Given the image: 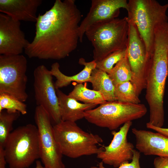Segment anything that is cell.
Segmentation results:
<instances>
[{"label": "cell", "instance_id": "4fadbf2b", "mask_svg": "<svg viewBox=\"0 0 168 168\" xmlns=\"http://www.w3.org/2000/svg\"><path fill=\"white\" fill-rule=\"evenodd\" d=\"M89 12L80 24L79 41L82 42L87 29L96 23L116 18L120 9L128 10V2L126 0H92Z\"/></svg>", "mask_w": 168, "mask_h": 168}, {"label": "cell", "instance_id": "603a6c76", "mask_svg": "<svg viewBox=\"0 0 168 168\" xmlns=\"http://www.w3.org/2000/svg\"><path fill=\"white\" fill-rule=\"evenodd\" d=\"M6 110L10 112H19L22 115L27 114L26 105L16 97L6 93L0 94V112Z\"/></svg>", "mask_w": 168, "mask_h": 168}, {"label": "cell", "instance_id": "44dd1931", "mask_svg": "<svg viewBox=\"0 0 168 168\" xmlns=\"http://www.w3.org/2000/svg\"><path fill=\"white\" fill-rule=\"evenodd\" d=\"M115 86L114 94L116 100L123 102L139 104L141 102L133 85L130 81Z\"/></svg>", "mask_w": 168, "mask_h": 168}, {"label": "cell", "instance_id": "4316f807", "mask_svg": "<svg viewBox=\"0 0 168 168\" xmlns=\"http://www.w3.org/2000/svg\"><path fill=\"white\" fill-rule=\"evenodd\" d=\"M146 126L147 128L153 130L157 132L168 137V128L156 127L149 123L148 122L147 123Z\"/></svg>", "mask_w": 168, "mask_h": 168}, {"label": "cell", "instance_id": "3957f363", "mask_svg": "<svg viewBox=\"0 0 168 168\" xmlns=\"http://www.w3.org/2000/svg\"><path fill=\"white\" fill-rule=\"evenodd\" d=\"M55 140L63 155L72 158L97 155L104 149L97 134L86 132L75 122L61 120L53 126Z\"/></svg>", "mask_w": 168, "mask_h": 168}, {"label": "cell", "instance_id": "8992f818", "mask_svg": "<svg viewBox=\"0 0 168 168\" xmlns=\"http://www.w3.org/2000/svg\"><path fill=\"white\" fill-rule=\"evenodd\" d=\"M147 112L143 104L106 101L85 111L84 118L97 126L114 131L127 122L142 118Z\"/></svg>", "mask_w": 168, "mask_h": 168}, {"label": "cell", "instance_id": "9a60e30c", "mask_svg": "<svg viewBox=\"0 0 168 168\" xmlns=\"http://www.w3.org/2000/svg\"><path fill=\"white\" fill-rule=\"evenodd\" d=\"M41 0H0V12L17 21L35 22Z\"/></svg>", "mask_w": 168, "mask_h": 168}, {"label": "cell", "instance_id": "6da1fadb", "mask_svg": "<svg viewBox=\"0 0 168 168\" xmlns=\"http://www.w3.org/2000/svg\"><path fill=\"white\" fill-rule=\"evenodd\" d=\"M82 17L75 0H56L50 9L38 16L35 35L25 48V54L42 59L58 60L68 56L77 48Z\"/></svg>", "mask_w": 168, "mask_h": 168}, {"label": "cell", "instance_id": "f1b7e54d", "mask_svg": "<svg viewBox=\"0 0 168 168\" xmlns=\"http://www.w3.org/2000/svg\"><path fill=\"white\" fill-rule=\"evenodd\" d=\"M35 168H47L43 166L41 164V162L39 160H37L36 162V166Z\"/></svg>", "mask_w": 168, "mask_h": 168}, {"label": "cell", "instance_id": "277c9868", "mask_svg": "<svg viewBox=\"0 0 168 168\" xmlns=\"http://www.w3.org/2000/svg\"><path fill=\"white\" fill-rule=\"evenodd\" d=\"M10 168H27L40 158L37 126L28 124L11 132L4 147Z\"/></svg>", "mask_w": 168, "mask_h": 168}, {"label": "cell", "instance_id": "2e32d148", "mask_svg": "<svg viewBox=\"0 0 168 168\" xmlns=\"http://www.w3.org/2000/svg\"><path fill=\"white\" fill-rule=\"evenodd\" d=\"M61 120L75 122L84 118L85 111L94 108L97 105L82 103L56 89Z\"/></svg>", "mask_w": 168, "mask_h": 168}, {"label": "cell", "instance_id": "8fae6325", "mask_svg": "<svg viewBox=\"0 0 168 168\" xmlns=\"http://www.w3.org/2000/svg\"><path fill=\"white\" fill-rule=\"evenodd\" d=\"M132 124V121L127 122L118 131L114 130L111 132L113 138L111 142L109 145L104 146V150L97 155V157L103 163L116 168L132 161L134 146L128 141L127 137Z\"/></svg>", "mask_w": 168, "mask_h": 168}, {"label": "cell", "instance_id": "ba28073f", "mask_svg": "<svg viewBox=\"0 0 168 168\" xmlns=\"http://www.w3.org/2000/svg\"><path fill=\"white\" fill-rule=\"evenodd\" d=\"M34 118L39 133L40 158L44 166L47 168H65L48 114L42 107L37 106Z\"/></svg>", "mask_w": 168, "mask_h": 168}, {"label": "cell", "instance_id": "7402d4cb", "mask_svg": "<svg viewBox=\"0 0 168 168\" xmlns=\"http://www.w3.org/2000/svg\"><path fill=\"white\" fill-rule=\"evenodd\" d=\"M20 114L18 111L10 112L4 110L0 112V146L4 147L12 130L13 124Z\"/></svg>", "mask_w": 168, "mask_h": 168}, {"label": "cell", "instance_id": "d6986e66", "mask_svg": "<svg viewBox=\"0 0 168 168\" xmlns=\"http://www.w3.org/2000/svg\"><path fill=\"white\" fill-rule=\"evenodd\" d=\"M68 96L77 101L85 104L100 105L105 102L102 94L99 91L90 90L87 87L86 83H78L75 85L73 90Z\"/></svg>", "mask_w": 168, "mask_h": 168}, {"label": "cell", "instance_id": "484cf974", "mask_svg": "<svg viewBox=\"0 0 168 168\" xmlns=\"http://www.w3.org/2000/svg\"><path fill=\"white\" fill-rule=\"evenodd\" d=\"M154 168H168V158L157 156L153 161Z\"/></svg>", "mask_w": 168, "mask_h": 168}, {"label": "cell", "instance_id": "ffe728a7", "mask_svg": "<svg viewBox=\"0 0 168 168\" xmlns=\"http://www.w3.org/2000/svg\"><path fill=\"white\" fill-rule=\"evenodd\" d=\"M132 74L126 55L115 65L108 74L114 86L124 82L130 81Z\"/></svg>", "mask_w": 168, "mask_h": 168}, {"label": "cell", "instance_id": "5b68a950", "mask_svg": "<svg viewBox=\"0 0 168 168\" xmlns=\"http://www.w3.org/2000/svg\"><path fill=\"white\" fill-rule=\"evenodd\" d=\"M128 5L127 17L135 25L150 57L156 28L168 22V3L162 5L155 0H129Z\"/></svg>", "mask_w": 168, "mask_h": 168}, {"label": "cell", "instance_id": "83f0119b", "mask_svg": "<svg viewBox=\"0 0 168 168\" xmlns=\"http://www.w3.org/2000/svg\"><path fill=\"white\" fill-rule=\"evenodd\" d=\"M7 163L4 148L0 146V168H6Z\"/></svg>", "mask_w": 168, "mask_h": 168}, {"label": "cell", "instance_id": "7c38bea8", "mask_svg": "<svg viewBox=\"0 0 168 168\" xmlns=\"http://www.w3.org/2000/svg\"><path fill=\"white\" fill-rule=\"evenodd\" d=\"M20 21L0 13V54H21L29 42L20 28Z\"/></svg>", "mask_w": 168, "mask_h": 168}, {"label": "cell", "instance_id": "9c48e42d", "mask_svg": "<svg viewBox=\"0 0 168 168\" xmlns=\"http://www.w3.org/2000/svg\"><path fill=\"white\" fill-rule=\"evenodd\" d=\"M128 20L126 56L132 72L130 82L139 96L142 90L146 89L147 68L150 57L135 25L132 21Z\"/></svg>", "mask_w": 168, "mask_h": 168}, {"label": "cell", "instance_id": "ac0fdd59", "mask_svg": "<svg viewBox=\"0 0 168 168\" xmlns=\"http://www.w3.org/2000/svg\"><path fill=\"white\" fill-rule=\"evenodd\" d=\"M89 82L93 90L100 92L106 101L116 100L115 86L108 73L96 68L91 73Z\"/></svg>", "mask_w": 168, "mask_h": 168}, {"label": "cell", "instance_id": "52a82bcc", "mask_svg": "<svg viewBox=\"0 0 168 168\" xmlns=\"http://www.w3.org/2000/svg\"><path fill=\"white\" fill-rule=\"evenodd\" d=\"M27 60L23 55H0V94L6 93L25 101Z\"/></svg>", "mask_w": 168, "mask_h": 168}, {"label": "cell", "instance_id": "d4e9b609", "mask_svg": "<svg viewBox=\"0 0 168 168\" xmlns=\"http://www.w3.org/2000/svg\"><path fill=\"white\" fill-rule=\"evenodd\" d=\"M133 156L130 162L124 163L116 168H141L140 163V152L134 149L133 150ZM101 161L99 162L97 166H92L90 168H106Z\"/></svg>", "mask_w": 168, "mask_h": 168}, {"label": "cell", "instance_id": "7a4b0ae2", "mask_svg": "<svg viewBox=\"0 0 168 168\" xmlns=\"http://www.w3.org/2000/svg\"><path fill=\"white\" fill-rule=\"evenodd\" d=\"M127 16L94 23L85 34L93 47V58L97 62L114 51L127 48L128 32Z\"/></svg>", "mask_w": 168, "mask_h": 168}, {"label": "cell", "instance_id": "30bf717a", "mask_svg": "<svg viewBox=\"0 0 168 168\" xmlns=\"http://www.w3.org/2000/svg\"><path fill=\"white\" fill-rule=\"evenodd\" d=\"M53 76L44 65L34 71L35 96L37 106L42 107L55 124L61 121L59 102Z\"/></svg>", "mask_w": 168, "mask_h": 168}, {"label": "cell", "instance_id": "e0dca14e", "mask_svg": "<svg viewBox=\"0 0 168 168\" xmlns=\"http://www.w3.org/2000/svg\"><path fill=\"white\" fill-rule=\"evenodd\" d=\"M78 63L83 65L84 68L79 73L71 76H68L63 73L60 70L59 64L58 62L52 64L50 70L52 75L56 79L54 82L56 89L67 86L72 82H75L78 84L89 82L91 73L96 68V61L93 60L86 62L84 58H81L79 59Z\"/></svg>", "mask_w": 168, "mask_h": 168}, {"label": "cell", "instance_id": "5bb4252c", "mask_svg": "<svg viewBox=\"0 0 168 168\" xmlns=\"http://www.w3.org/2000/svg\"><path fill=\"white\" fill-rule=\"evenodd\" d=\"M132 132L136 139V148L144 155L168 158V137L157 132L135 128Z\"/></svg>", "mask_w": 168, "mask_h": 168}, {"label": "cell", "instance_id": "cb8c5ba5", "mask_svg": "<svg viewBox=\"0 0 168 168\" xmlns=\"http://www.w3.org/2000/svg\"><path fill=\"white\" fill-rule=\"evenodd\" d=\"M126 49L113 52L102 60L96 62V68L108 74L115 65L126 56Z\"/></svg>", "mask_w": 168, "mask_h": 168}]
</instances>
